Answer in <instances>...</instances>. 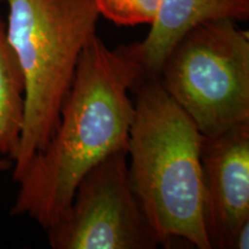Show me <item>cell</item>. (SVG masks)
Listing matches in <instances>:
<instances>
[{"mask_svg":"<svg viewBox=\"0 0 249 249\" xmlns=\"http://www.w3.org/2000/svg\"><path fill=\"white\" fill-rule=\"evenodd\" d=\"M143 73L128 45L110 49L97 34L89 39L53 135L17 180L12 216L29 217L46 231L62 216L92 166L113 152L128 151L130 93Z\"/></svg>","mask_w":249,"mask_h":249,"instance_id":"cell-1","label":"cell"},{"mask_svg":"<svg viewBox=\"0 0 249 249\" xmlns=\"http://www.w3.org/2000/svg\"><path fill=\"white\" fill-rule=\"evenodd\" d=\"M132 93L130 182L160 246L211 249L203 213V135L157 75L143 73Z\"/></svg>","mask_w":249,"mask_h":249,"instance_id":"cell-2","label":"cell"},{"mask_svg":"<svg viewBox=\"0 0 249 249\" xmlns=\"http://www.w3.org/2000/svg\"><path fill=\"white\" fill-rule=\"evenodd\" d=\"M8 8L6 35L26 82V111L13 180L46 147L57 128L77 61L97 34L95 0H0Z\"/></svg>","mask_w":249,"mask_h":249,"instance_id":"cell-3","label":"cell"},{"mask_svg":"<svg viewBox=\"0 0 249 249\" xmlns=\"http://www.w3.org/2000/svg\"><path fill=\"white\" fill-rule=\"evenodd\" d=\"M157 76L203 136L249 121V34L234 20L205 21L189 30Z\"/></svg>","mask_w":249,"mask_h":249,"instance_id":"cell-4","label":"cell"},{"mask_svg":"<svg viewBox=\"0 0 249 249\" xmlns=\"http://www.w3.org/2000/svg\"><path fill=\"white\" fill-rule=\"evenodd\" d=\"M46 234L53 249L160 247L133 191L127 151L108 155L82 177L68 208Z\"/></svg>","mask_w":249,"mask_h":249,"instance_id":"cell-5","label":"cell"},{"mask_svg":"<svg viewBox=\"0 0 249 249\" xmlns=\"http://www.w3.org/2000/svg\"><path fill=\"white\" fill-rule=\"evenodd\" d=\"M204 225L211 249H232L249 222V121L202 136Z\"/></svg>","mask_w":249,"mask_h":249,"instance_id":"cell-6","label":"cell"},{"mask_svg":"<svg viewBox=\"0 0 249 249\" xmlns=\"http://www.w3.org/2000/svg\"><path fill=\"white\" fill-rule=\"evenodd\" d=\"M218 18L247 21L249 0H160L147 37L128 49L145 74L158 75L165 58L189 30Z\"/></svg>","mask_w":249,"mask_h":249,"instance_id":"cell-7","label":"cell"},{"mask_svg":"<svg viewBox=\"0 0 249 249\" xmlns=\"http://www.w3.org/2000/svg\"><path fill=\"white\" fill-rule=\"evenodd\" d=\"M26 111V82L20 62L0 18V156L14 161L20 148Z\"/></svg>","mask_w":249,"mask_h":249,"instance_id":"cell-8","label":"cell"},{"mask_svg":"<svg viewBox=\"0 0 249 249\" xmlns=\"http://www.w3.org/2000/svg\"><path fill=\"white\" fill-rule=\"evenodd\" d=\"M160 0H95L101 17L117 26L151 24Z\"/></svg>","mask_w":249,"mask_h":249,"instance_id":"cell-9","label":"cell"},{"mask_svg":"<svg viewBox=\"0 0 249 249\" xmlns=\"http://www.w3.org/2000/svg\"><path fill=\"white\" fill-rule=\"evenodd\" d=\"M249 222L238 230L232 244V249H248L249 247Z\"/></svg>","mask_w":249,"mask_h":249,"instance_id":"cell-10","label":"cell"},{"mask_svg":"<svg viewBox=\"0 0 249 249\" xmlns=\"http://www.w3.org/2000/svg\"><path fill=\"white\" fill-rule=\"evenodd\" d=\"M13 164L14 161L12 160L11 158L1 157V156H0V173L13 169Z\"/></svg>","mask_w":249,"mask_h":249,"instance_id":"cell-11","label":"cell"}]
</instances>
